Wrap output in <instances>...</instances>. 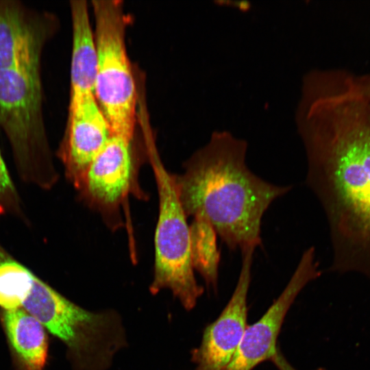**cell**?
<instances>
[{"label":"cell","instance_id":"cell-1","mask_svg":"<svg viewBox=\"0 0 370 370\" xmlns=\"http://www.w3.org/2000/svg\"><path fill=\"white\" fill-rule=\"evenodd\" d=\"M295 123L306 183L326 217L332 269L370 277V103L325 75L300 87Z\"/></svg>","mask_w":370,"mask_h":370},{"label":"cell","instance_id":"cell-2","mask_svg":"<svg viewBox=\"0 0 370 370\" xmlns=\"http://www.w3.org/2000/svg\"><path fill=\"white\" fill-rule=\"evenodd\" d=\"M247 143L226 130L214 131L208 143L173 174L188 217L210 223L231 250L257 247L262 217L291 186L271 184L247 166Z\"/></svg>","mask_w":370,"mask_h":370},{"label":"cell","instance_id":"cell-3","mask_svg":"<svg viewBox=\"0 0 370 370\" xmlns=\"http://www.w3.org/2000/svg\"><path fill=\"white\" fill-rule=\"evenodd\" d=\"M41 66L0 69V129L23 181L49 190L58 180L43 112Z\"/></svg>","mask_w":370,"mask_h":370},{"label":"cell","instance_id":"cell-4","mask_svg":"<svg viewBox=\"0 0 370 370\" xmlns=\"http://www.w3.org/2000/svg\"><path fill=\"white\" fill-rule=\"evenodd\" d=\"M97 53L95 98L112 134L134 138L136 89L125 36L128 19L119 0L92 1Z\"/></svg>","mask_w":370,"mask_h":370},{"label":"cell","instance_id":"cell-5","mask_svg":"<svg viewBox=\"0 0 370 370\" xmlns=\"http://www.w3.org/2000/svg\"><path fill=\"white\" fill-rule=\"evenodd\" d=\"M149 161L158 196V217L154 235L153 294L170 289L188 310L204 292L194 275L190 257V228L179 200L173 173L152 150Z\"/></svg>","mask_w":370,"mask_h":370},{"label":"cell","instance_id":"cell-6","mask_svg":"<svg viewBox=\"0 0 370 370\" xmlns=\"http://www.w3.org/2000/svg\"><path fill=\"white\" fill-rule=\"evenodd\" d=\"M134 138L112 134L90 163L77 190L80 200L97 212L111 230L123 227L122 212L130 197L149 199L139 183L143 158Z\"/></svg>","mask_w":370,"mask_h":370},{"label":"cell","instance_id":"cell-7","mask_svg":"<svg viewBox=\"0 0 370 370\" xmlns=\"http://www.w3.org/2000/svg\"><path fill=\"white\" fill-rule=\"evenodd\" d=\"M22 308L79 357L102 347L107 318L76 306L37 277Z\"/></svg>","mask_w":370,"mask_h":370},{"label":"cell","instance_id":"cell-8","mask_svg":"<svg viewBox=\"0 0 370 370\" xmlns=\"http://www.w3.org/2000/svg\"><path fill=\"white\" fill-rule=\"evenodd\" d=\"M321 275L314 247L302 254L291 280L278 298L255 323L247 325L241 343L225 370H251L270 359L285 315L301 289Z\"/></svg>","mask_w":370,"mask_h":370},{"label":"cell","instance_id":"cell-9","mask_svg":"<svg viewBox=\"0 0 370 370\" xmlns=\"http://www.w3.org/2000/svg\"><path fill=\"white\" fill-rule=\"evenodd\" d=\"M58 22L49 12L19 1L0 0V69L41 66L45 47Z\"/></svg>","mask_w":370,"mask_h":370},{"label":"cell","instance_id":"cell-10","mask_svg":"<svg viewBox=\"0 0 370 370\" xmlns=\"http://www.w3.org/2000/svg\"><path fill=\"white\" fill-rule=\"evenodd\" d=\"M112 134L95 95L69 101V116L57 155L76 190L88 166Z\"/></svg>","mask_w":370,"mask_h":370},{"label":"cell","instance_id":"cell-11","mask_svg":"<svg viewBox=\"0 0 370 370\" xmlns=\"http://www.w3.org/2000/svg\"><path fill=\"white\" fill-rule=\"evenodd\" d=\"M256 247L241 250L242 265L234 293L219 318L205 330L201 344L193 352L196 370H225L247 327V297Z\"/></svg>","mask_w":370,"mask_h":370},{"label":"cell","instance_id":"cell-12","mask_svg":"<svg viewBox=\"0 0 370 370\" xmlns=\"http://www.w3.org/2000/svg\"><path fill=\"white\" fill-rule=\"evenodd\" d=\"M72 24L70 100L95 95L97 53L88 6L85 0L70 1Z\"/></svg>","mask_w":370,"mask_h":370},{"label":"cell","instance_id":"cell-13","mask_svg":"<svg viewBox=\"0 0 370 370\" xmlns=\"http://www.w3.org/2000/svg\"><path fill=\"white\" fill-rule=\"evenodd\" d=\"M12 349L25 370H42L48 341L42 325L24 309L5 311L3 316Z\"/></svg>","mask_w":370,"mask_h":370},{"label":"cell","instance_id":"cell-14","mask_svg":"<svg viewBox=\"0 0 370 370\" xmlns=\"http://www.w3.org/2000/svg\"><path fill=\"white\" fill-rule=\"evenodd\" d=\"M189 228L193 269L204 278L208 286L216 287L221 259L217 234L210 223L200 218H193Z\"/></svg>","mask_w":370,"mask_h":370},{"label":"cell","instance_id":"cell-15","mask_svg":"<svg viewBox=\"0 0 370 370\" xmlns=\"http://www.w3.org/2000/svg\"><path fill=\"white\" fill-rule=\"evenodd\" d=\"M26 220L21 201L0 152V214Z\"/></svg>","mask_w":370,"mask_h":370},{"label":"cell","instance_id":"cell-16","mask_svg":"<svg viewBox=\"0 0 370 370\" xmlns=\"http://www.w3.org/2000/svg\"><path fill=\"white\" fill-rule=\"evenodd\" d=\"M343 79L351 91L370 103V73L354 75L343 71Z\"/></svg>","mask_w":370,"mask_h":370},{"label":"cell","instance_id":"cell-17","mask_svg":"<svg viewBox=\"0 0 370 370\" xmlns=\"http://www.w3.org/2000/svg\"><path fill=\"white\" fill-rule=\"evenodd\" d=\"M271 360L273 362L279 370H296L288 362L278 348H277Z\"/></svg>","mask_w":370,"mask_h":370}]
</instances>
